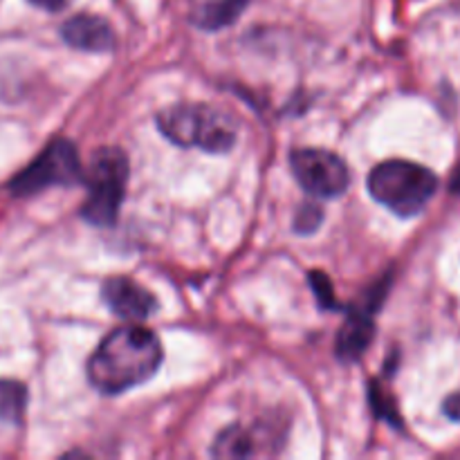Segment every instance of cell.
I'll use <instances>...</instances> for the list:
<instances>
[{
	"instance_id": "1",
	"label": "cell",
	"mask_w": 460,
	"mask_h": 460,
	"mask_svg": "<svg viewBox=\"0 0 460 460\" xmlns=\"http://www.w3.org/2000/svg\"><path fill=\"white\" fill-rule=\"evenodd\" d=\"M160 362L157 337L142 326H124L94 350L88 362V380L102 394L117 395L155 376Z\"/></svg>"
},
{
	"instance_id": "2",
	"label": "cell",
	"mask_w": 460,
	"mask_h": 460,
	"mask_svg": "<svg viewBox=\"0 0 460 460\" xmlns=\"http://www.w3.org/2000/svg\"><path fill=\"white\" fill-rule=\"evenodd\" d=\"M157 126L169 142L207 153H227L236 142L232 117L205 103H180L157 115Z\"/></svg>"
},
{
	"instance_id": "3",
	"label": "cell",
	"mask_w": 460,
	"mask_h": 460,
	"mask_svg": "<svg viewBox=\"0 0 460 460\" xmlns=\"http://www.w3.org/2000/svg\"><path fill=\"white\" fill-rule=\"evenodd\" d=\"M436 189H438V178L416 162H382L368 175L371 196L386 209L404 218L420 214L434 198Z\"/></svg>"
},
{
	"instance_id": "4",
	"label": "cell",
	"mask_w": 460,
	"mask_h": 460,
	"mask_svg": "<svg viewBox=\"0 0 460 460\" xmlns=\"http://www.w3.org/2000/svg\"><path fill=\"white\" fill-rule=\"evenodd\" d=\"M128 160L119 148H99L88 166V200L81 216L90 225L111 227L124 200Z\"/></svg>"
},
{
	"instance_id": "5",
	"label": "cell",
	"mask_w": 460,
	"mask_h": 460,
	"mask_svg": "<svg viewBox=\"0 0 460 460\" xmlns=\"http://www.w3.org/2000/svg\"><path fill=\"white\" fill-rule=\"evenodd\" d=\"M79 178L81 164L75 144H70L67 139H57L9 182V191L13 196H34L48 187L72 184Z\"/></svg>"
},
{
	"instance_id": "6",
	"label": "cell",
	"mask_w": 460,
	"mask_h": 460,
	"mask_svg": "<svg viewBox=\"0 0 460 460\" xmlns=\"http://www.w3.org/2000/svg\"><path fill=\"white\" fill-rule=\"evenodd\" d=\"M290 166L296 182L317 198H335L349 189V166L331 151H322V148L295 151Z\"/></svg>"
},
{
	"instance_id": "7",
	"label": "cell",
	"mask_w": 460,
	"mask_h": 460,
	"mask_svg": "<svg viewBox=\"0 0 460 460\" xmlns=\"http://www.w3.org/2000/svg\"><path fill=\"white\" fill-rule=\"evenodd\" d=\"M102 296L108 308L126 322H142L157 308L155 296L133 279H108L102 288Z\"/></svg>"
},
{
	"instance_id": "8",
	"label": "cell",
	"mask_w": 460,
	"mask_h": 460,
	"mask_svg": "<svg viewBox=\"0 0 460 460\" xmlns=\"http://www.w3.org/2000/svg\"><path fill=\"white\" fill-rule=\"evenodd\" d=\"M270 440H272V434L263 422L232 425L218 436L214 454L218 458H247L256 454H268Z\"/></svg>"
},
{
	"instance_id": "9",
	"label": "cell",
	"mask_w": 460,
	"mask_h": 460,
	"mask_svg": "<svg viewBox=\"0 0 460 460\" xmlns=\"http://www.w3.org/2000/svg\"><path fill=\"white\" fill-rule=\"evenodd\" d=\"M61 36L70 48L84 52H108L115 45V34L103 18L79 13L61 27Z\"/></svg>"
},
{
	"instance_id": "10",
	"label": "cell",
	"mask_w": 460,
	"mask_h": 460,
	"mask_svg": "<svg viewBox=\"0 0 460 460\" xmlns=\"http://www.w3.org/2000/svg\"><path fill=\"white\" fill-rule=\"evenodd\" d=\"M250 0H191L189 16L202 31H220L238 21Z\"/></svg>"
},
{
	"instance_id": "11",
	"label": "cell",
	"mask_w": 460,
	"mask_h": 460,
	"mask_svg": "<svg viewBox=\"0 0 460 460\" xmlns=\"http://www.w3.org/2000/svg\"><path fill=\"white\" fill-rule=\"evenodd\" d=\"M373 340V322L367 313H353L337 335V355L358 359Z\"/></svg>"
},
{
	"instance_id": "12",
	"label": "cell",
	"mask_w": 460,
	"mask_h": 460,
	"mask_svg": "<svg viewBox=\"0 0 460 460\" xmlns=\"http://www.w3.org/2000/svg\"><path fill=\"white\" fill-rule=\"evenodd\" d=\"M27 404L25 386L12 380H0V425H18Z\"/></svg>"
},
{
	"instance_id": "13",
	"label": "cell",
	"mask_w": 460,
	"mask_h": 460,
	"mask_svg": "<svg viewBox=\"0 0 460 460\" xmlns=\"http://www.w3.org/2000/svg\"><path fill=\"white\" fill-rule=\"evenodd\" d=\"M319 223H322V211L313 205L304 207V209L299 211V216H296V229H299V232H313Z\"/></svg>"
},
{
	"instance_id": "14",
	"label": "cell",
	"mask_w": 460,
	"mask_h": 460,
	"mask_svg": "<svg viewBox=\"0 0 460 460\" xmlns=\"http://www.w3.org/2000/svg\"><path fill=\"white\" fill-rule=\"evenodd\" d=\"M313 286L314 290H317L319 295V301H322L323 308H332V295H331V283H328V279L323 277V274H313Z\"/></svg>"
},
{
	"instance_id": "15",
	"label": "cell",
	"mask_w": 460,
	"mask_h": 460,
	"mask_svg": "<svg viewBox=\"0 0 460 460\" xmlns=\"http://www.w3.org/2000/svg\"><path fill=\"white\" fill-rule=\"evenodd\" d=\"M30 3L36 4V7L45 9V12H61L70 0H30Z\"/></svg>"
},
{
	"instance_id": "16",
	"label": "cell",
	"mask_w": 460,
	"mask_h": 460,
	"mask_svg": "<svg viewBox=\"0 0 460 460\" xmlns=\"http://www.w3.org/2000/svg\"><path fill=\"white\" fill-rule=\"evenodd\" d=\"M445 411H447L449 418H454V420H460V394L452 395V398L445 402Z\"/></svg>"
},
{
	"instance_id": "17",
	"label": "cell",
	"mask_w": 460,
	"mask_h": 460,
	"mask_svg": "<svg viewBox=\"0 0 460 460\" xmlns=\"http://www.w3.org/2000/svg\"><path fill=\"white\" fill-rule=\"evenodd\" d=\"M452 191L460 193V169L456 171V175H454V180H452Z\"/></svg>"
}]
</instances>
